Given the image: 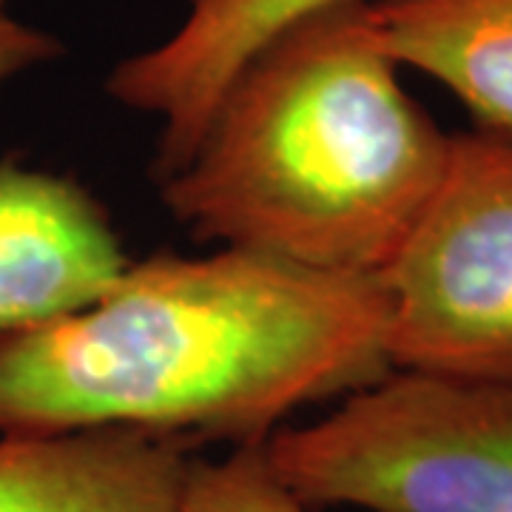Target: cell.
<instances>
[{
  "label": "cell",
  "instance_id": "1",
  "mask_svg": "<svg viewBox=\"0 0 512 512\" xmlns=\"http://www.w3.org/2000/svg\"><path fill=\"white\" fill-rule=\"evenodd\" d=\"M384 328L379 276L234 248L131 262L86 308L0 342V436L265 444L299 407L390 373Z\"/></svg>",
  "mask_w": 512,
  "mask_h": 512
},
{
  "label": "cell",
  "instance_id": "2",
  "mask_svg": "<svg viewBox=\"0 0 512 512\" xmlns=\"http://www.w3.org/2000/svg\"><path fill=\"white\" fill-rule=\"evenodd\" d=\"M367 0L293 23L228 83L194 157L160 180L197 239L319 274L379 276L450 163Z\"/></svg>",
  "mask_w": 512,
  "mask_h": 512
},
{
  "label": "cell",
  "instance_id": "3",
  "mask_svg": "<svg viewBox=\"0 0 512 512\" xmlns=\"http://www.w3.org/2000/svg\"><path fill=\"white\" fill-rule=\"evenodd\" d=\"M262 453L311 510L512 512V379L390 370Z\"/></svg>",
  "mask_w": 512,
  "mask_h": 512
},
{
  "label": "cell",
  "instance_id": "4",
  "mask_svg": "<svg viewBox=\"0 0 512 512\" xmlns=\"http://www.w3.org/2000/svg\"><path fill=\"white\" fill-rule=\"evenodd\" d=\"M379 285L390 370L512 379V143L453 134L441 185Z\"/></svg>",
  "mask_w": 512,
  "mask_h": 512
},
{
  "label": "cell",
  "instance_id": "5",
  "mask_svg": "<svg viewBox=\"0 0 512 512\" xmlns=\"http://www.w3.org/2000/svg\"><path fill=\"white\" fill-rule=\"evenodd\" d=\"M128 265L103 205L83 185L0 160V342L86 308Z\"/></svg>",
  "mask_w": 512,
  "mask_h": 512
},
{
  "label": "cell",
  "instance_id": "6",
  "mask_svg": "<svg viewBox=\"0 0 512 512\" xmlns=\"http://www.w3.org/2000/svg\"><path fill=\"white\" fill-rule=\"evenodd\" d=\"M339 3L348 0H188L183 23L163 43L120 60L106 92L160 120L157 183L194 157L228 83L262 46Z\"/></svg>",
  "mask_w": 512,
  "mask_h": 512
},
{
  "label": "cell",
  "instance_id": "7",
  "mask_svg": "<svg viewBox=\"0 0 512 512\" xmlns=\"http://www.w3.org/2000/svg\"><path fill=\"white\" fill-rule=\"evenodd\" d=\"M191 447L120 427L0 436V512H183Z\"/></svg>",
  "mask_w": 512,
  "mask_h": 512
},
{
  "label": "cell",
  "instance_id": "8",
  "mask_svg": "<svg viewBox=\"0 0 512 512\" xmlns=\"http://www.w3.org/2000/svg\"><path fill=\"white\" fill-rule=\"evenodd\" d=\"M367 18L396 66L430 74L478 131L512 143V0H367Z\"/></svg>",
  "mask_w": 512,
  "mask_h": 512
},
{
  "label": "cell",
  "instance_id": "9",
  "mask_svg": "<svg viewBox=\"0 0 512 512\" xmlns=\"http://www.w3.org/2000/svg\"><path fill=\"white\" fill-rule=\"evenodd\" d=\"M183 512H311V507L276 481L262 444H251L220 461L194 458Z\"/></svg>",
  "mask_w": 512,
  "mask_h": 512
},
{
  "label": "cell",
  "instance_id": "10",
  "mask_svg": "<svg viewBox=\"0 0 512 512\" xmlns=\"http://www.w3.org/2000/svg\"><path fill=\"white\" fill-rule=\"evenodd\" d=\"M63 55L55 35L0 12V83Z\"/></svg>",
  "mask_w": 512,
  "mask_h": 512
},
{
  "label": "cell",
  "instance_id": "11",
  "mask_svg": "<svg viewBox=\"0 0 512 512\" xmlns=\"http://www.w3.org/2000/svg\"><path fill=\"white\" fill-rule=\"evenodd\" d=\"M6 3H9V0H0V12H3V9H6Z\"/></svg>",
  "mask_w": 512,
  "mask_h": 512
}]
</instances>
